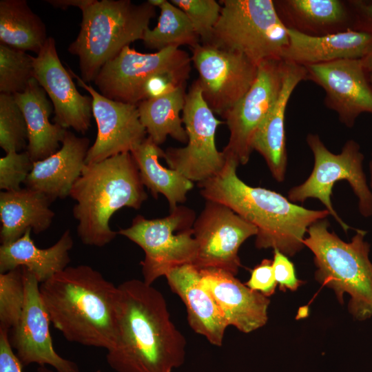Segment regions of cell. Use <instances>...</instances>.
<instances>
[{"label":"cell","mask_w":372,"mask_h":372,"mask_svg":"<svg viewBox=\"0 0 372 372\" xmlns=\"http://www.w3.org/2000/svg\"><path fill=\"white\" fill-rule=\"evenodd\" d=\"M116 338L106 360L116 372H172L185 362L186 340L163 294L143 280L118 286Z\"/></svg>","instance_id":"1"},{"label":"cell","mask_w":372,"mask_h":372,"mask_svg":"<svg viewBox=\"0 0 372 372\" xmlns=\"http://www.w3.org/2000/svg\"><path fill=\"white\" fill-rule=\"evenodd\" d=\"M50 322L69 342L106 351L116 338L118 287L86 265L67 267L39 285Z\"/></svg>","instance_id":"2"},{"label":"cell","mask_w":372,"mask_h":372,"mask_svg":"<svg viewBox=\"0 0 372 372\" xmlns=\"http://www.w3.org/2000/svg\"><path fill=\"white\" fill-rule=\"evenodd\" d=\"M238 163L226 158L223 170L198 183L207 200L226 205L257 228L256 247L273 248L289 256L304 246V234L316 222L329 214L327 209L311 210L289 201L274 191L254 187L238 178Z\"/></svg>","instance_id":"3"},{"label":"cell","mask_w":372,"mask_h":372,"mask_svg":"<svg viewBox=\"0 0 372 372\" xmlns=\"http://www.w3.org/2000/svg\"><path fill=\"white\" fill-rule=\"evenodd\" d=\"M77 234L86 245L102 247L118 232L110 227L112 216L127 207L139 209L147 198L139 171L130 152L85 164L70 196Z\"/></svg>","instance_id":"4"},{"label":"cell","mask_w":372,"mask_h":372,"mask_svg":"<svg viewBox=\"0 0 372 372\" xmlns=\"http://www.w3.org/2000/svg\"><path fill=\"white\" fill-rule=\"evenodd\" d=\"M81 28L68 52L77 56L81 78L94 81L101 68L126 46L142 40L156 8L148 1L92 0L83 8Z\"/></svg>","instance_id":"5"},{"label":"cell","mask_w":372,"mask_h":372,"mask_svg":"<svg viewBox=\"0 0 372 372\" xmlns=\"http://www.w3.org/2000/svg\"><path fill=\"white\" fill-rule=\"evenodd\" d=\"M324 218L312 224L303 240L313 254L317 267L315 276L322 285L334 290L339 301L351 296L349 309L358 320L372 316V262L369 245L364 241L366 231L356 230L350 242H345L328 230Z\"/></svg>","instance_id":"6"},{"label":"cell","mask_w":372,"mask_h":372,"mask_svg":"<svg viewBox=\"0 0 372 372\" xmlns=\"http://www.w3.org/2000/svg\"><path fill=\"white\" fill-rule=\"evenodd\" d=\"M209 44L240 52L258 65L281 59L289 39L271 0H222Z\"/></svg>","instance_id":"7"},{"label":"cell","mask_w":372,"mask_h":372,"mask_svg":"<svg viewBox=\"0 0 372 372\" xmlns=\"http://www.w3.org/2000/svg\"><path fill=\"white\" fill-rule=\"evenodd\" d=\"M195 220L192 209L177 206L161 218L147 219L138 215L130 227L118 231L143 250L141 265L145 283L152 285L171 269L194 263L198 249L194 236Z\"/></svg>","instance_id":"8"},{"label":"cell","mask_w":372,"mask_h":372,"mask_svg":"<svg viewBox=\"0 0 372 372\" xmlns=\"http://www.w3.org/2000/svg\"><path fill=\"white\" fill-rule=\"evenodd\" d=\"M307 142L314 156L313 169L302 184L290 189L288 198L293 203H303L309 198L320 200L347 232L349 226L338 215L331 203L332 188L336 182L348 181L358 198L361 214L365 217L372 215V192L363 172L364 156L360 146L355 141L349 140L340 154H334L316 134H308Z\"/></svg>","instance_id":"9"},{"label":"cell","mask_w":372,"mask_h":372,"mask_svg":"<svg viewBox=\"0 0 372 372\" xmlns=\"http://www.w3.org/2000/svg\"><path fill=\"white\" fill-rule=\"evenodd\" d=\"M182 112L187 145L167 148L164 158L169 168L200 183L218 174L225 165L226 157L215 144L216 129L225 122L218 120L205 103L198 79L187 92Z\"/></svg>","instance_id":"10"},{"label":"cell","mask_w":372,"mask_h":372,"mask_svg":"<svg viewBox=\"0 0 372 372\" xmlns=\"http://www.w3.org/2000/svg\"><path fill=\"white\" fill-rule=\"evenodd\" d=\"M191 63L189 54L178 48L145 54L129 45L101 68L94 82L105 97L138 105L144 100V85L152 76L165 72L191 70Z\"/></svg>","instance_id":"11"},{"label":"cell","mask_w":372,"mask_h":372,"mask_svg":"<svg viewBox=\"0 0 372 372\" xmlns=\"http://www.w3.org/2000/svg\"><path fill=\"white\" fill-rule=\"evenodd\" d=\"M191 50L203 99L222 117L249 90L258 65L240 52L210 44L200 43Z\"/></svg>","instance_id":"12"},{"label":"cell","mask_w":372,"mask_h":372,"mask_svg":"<svg viewBox=\"0 0 372 372\" xmlns=\"http://www.w3.org/2000/svg\"><path fill=\"white\" fill-rule=\"evenodd\" d=\"M285 69L282 59H269L258 65L257 76L243 97L223 116L229 131L222 151L238 165L248 163L255 134L280 94Z\"/></svg>","instance_id":"13"},{"label":"cell","mask_w":372,"mask_h":372,"mask_svg":"<svg viewBox=\"0 0 372 372\" xmlns=\"http://www.w3.org/2000/svg\"><path fill=\"white\" fill-rule=\"evenodd\" d=\"M198 249L194 263L198 270L218 269L234 276L241 266L238 249L257 228L230 208L207 200L193 226Z\"/></svg>","instance_id":"14"},{"label":"cell","mask_w":372,"mask_h":372,"mask_svg":"<svg viewBox=\"0 0 372 372\" xmlns=\"http://www.w3.org/2000/svg\"><path fill=\"white\" fill-rule=\"evenodd\" d=\"M68 69L78 85L92 97V115L97 125L96 137L88 149L85 164L131 152L147 138V132L139 118L137 105L105 97L83 81L70 68Z\"/></svg>","instance_id":"15"},{"label":"cell","mask_w":372,"mask_h":372,"mask_svg":"<svg viewBox=\"0 0 372 372\" xmlns=\"http://www.w3.org/2000/svg\"><path fill=\"white\" fill-rule=\"evenodd\" d=\"M25 302L17 324L9 332V340L23 366L48 364L57 372H79L76 364L60 356L54 350L50 333V320L42 301L39 282L23 268Z\"/></svg>","instance_id":"16"},{"label":"cell","mask_w":372,"mask_h":372,"mask_svg":"<svg viewBox=\"0 0 372 372\" xmlns=\"http://www.w3.org/2000/svg\"><path fill=\"white\" fill-rule=\"evenodd\" d=\"M311 80L325 92L324 104L352 127L364 112L372 114V85L361 59H340L304 65Z\"/></svg>","instance_id":"17"},{"label":"cell","mask_w":372,"mask_h":372,"mask_svg":"<svg viewBox=\"0 0 372 372\" xmlns=\"http://www.w3.org/2000/svg\"><path fill=\"white\" fill-rule=\"evenodd\" d=\"M34 79L51 101L54 121L65 129L85 134L90 127L92 100L80 94L68 69L63 65L55 40L49 37L34 59Z\"/></svg>","instance_id":"18"},{"label":"cell","mask_w":372,"mask_h":372,"mask_svg":"<svg viewBox=\"0 0 372 372\" xmlns=\"http://www.w3.org/2000/svg\"><path fill=\"white\" fill-rule=\"evenodd\" d=\"M203 286L215 300L228 326L249 333L264 326L270 300L242 284L235 276L218 269L199 270Z\"/></svg>","instance_id":"19"},{"label":"cell","mask_w":372,"mask_h":372,"mask_svg":"<svg viewBox=\"0 0 372 372\" xmlns=\"http://www.w3.org/2000/svg\"><path fill=\"white\" fill-rule=\"evenodd\" d=\"M89 145V138L67 130L56 152L33 163L25 187L44 194L51 203L69 196L85 165Z\"/></svg>","instance_id":"20"},{"label":"cell","mask_w":372,"mask_h":372,"mask_svg":"<svg viewBox=\"0 0 372 372\" xmlns=\"http://www.w3.org/2000/svg\"><path fill=\"white\" fill-rule=\"evenodd\" d=\"M165 278L172 291L185 305L192 330L211 344L221 347L228 325L213 297L203 286L200 271L192 264H185L171 269Z\"/></svg>","instance_id":"21"},{"label":"cell","mask_w":372,"mask_h":372,"mask_svg":"<svg viewBox=\"0 0 372 372\" xmlns=\"http://www.w3.org/2000/svg\"><path fill=\"white\" fill-rule=\"evenodd\" d=\"M287 32L289 42L281 59L302 65L361 59L372 50V34L355 30L309 35L287 28Z\"/></svg>","instance_id":"22"},{"label":"cell","mask_w":372,"mask_h":372,"mask_svg":"<svg viewBox=\"0 0 372 372\" xmlns=\"http://www.w3.org/2000/svg\"><path fill=\"white\" fill-rule=\"evenodd\" d=\"M307 78L304 65L285 61L280 94L253 141V150H256L263 156L272 176L278 182L285 179L287 163L285 131L287 105L294 89Z\"/></svg>","instance_id":"23"},{"label":"cell","mask_w":372,"mask_h":372,"mask_svg":"<svg viewBox=\"0 0 372 372\" xmlns=\"http://www.w3.org/2000/svg\"><path fill=\"white\" fill-rule=\"evenodd\" d=\"M31 231L28 229L16 241L1 245L0 272L23 267L32 272L41 284L68 267L73 239L70 230L67 229L55 244L41 249L35 245Z\"/></svg>","instance_id":"24"},{"label":"cell","mask_w":372,"mask_h":372,"mask_svg":"<svg viewBox=\"0 0 372 372\" xmlns=\"http://www.w3.org/2000/svg\"><path fill=\"white\" fill-rule=\"evenodd\" d=\"M13 96L26 121V151L32 161H41L56 152L61 147L67 129L50 123L49 118L54 107L44 89L33 78L23 92Z\"/></svg>","instance_id":"25"},{"label":"cell","mask_w":372,"mask_h":372,"mask_svg":"<svg viewBox=\"0 0 372 372\" xmlns=\"http://www.w3.org/2000/svg\"><path fill=\"white\" fill-rule=\"evenodd\" d=\"M51 202L43 194L25 187L0 193L1 245L21 238L28 229L36 234L47 230L54 217Z\"/></svg>","instance_id":"26"},{"label":"cell","mask_w":372,"mask_h":372,"mask_svg":"<svg viewBox=\"0 0 372 372\" xmlns=\"http://www.w3.org/2000/svg\"><path fill=\"white\" fill-rule=\"evenodd\" d=\"M274 5L287 28L309 35H324L353 30L349 3L339 0H283Z\"/></svg>","instance_id":"27"},{"label":"cell","mask_w":372,"mask_h":372,"mask_svg":"<svg viewBox=\"0 0 372 372\" xmlns=\"http://www.w3.org/2000/svg\"><path fill=\"white\" fill-rule=\"evenodd\" d=\"M138 167L140 177L154 198L161 194L167 198L170 210L186 200L194 183L179 172L163 167L159 162L163 151L149 136L130 152Z\"/></svg>","instance_id":"28"},{"label":"cell","mask_w":372,"mask_h":372,"mask_svg":"<svg viewBox=\"0 0 372 372\" xmlns=\"http://www.w3.org/2000/svg\"><path fill=\"white\" fill-rule=\"evenodd\" d=\"M48 37L45 23L27 1H0V43L37 54Z\"/></svg>","instance_id":"29"},{"label":"cell","mask_w":372,"mask_h":372,"mask_svg":"<svg viewBox=\"0 0 372 372\" xmlns=\"http://www.w3.org/2000/svg\"><path fill=\"white\" fill-rule=\"evenodd\" d=\"M185 87L143 100L137 105L139 118L147 136L158 145L165 141L167 136L182 143H187V134L180 117L185 103Z\"/></svg>","instance_id":"30"},{"label":"cell","mask_w":372,"mask_h":372,"mask_svg":"<svg viewBox=\"0 0 372 372\" xmlns=\"http://www.w3.org/2000/svg\"><path fill=\"white\" fill-rule=\"evenodd\" d=\"M161 12L157 25L145 31L142 41L146 48L161 51L169 48L187 45L194 48L200 43L186 14L167 0H150Z\"/></svg>","instance_id":"31"},{"label":"cell","mask_w":372,"mask_h":372,"mask_svg":"<svg viewBox=\"0 0 372 372\" xmlns=\"http://www.w3.org/2000/svg\"><path fill=\"white\" fill-rule=\"evenodd\" d=\"M34 59L25 51L0 43V92H23L34 78Z\"/></svg>","instance_id":"32"},{"label":"cell","mask_w":372,"mask_h":372,"mask_svg":"<svg viewBox=\"0 0 372 372\" xmlns=\"http://www.w3.org/2000/svg\"><path fill=\"white\" fill-rule=\"evenodd\" d=\"M0 147L6 154L28 147L26 121L12 94H0Z\"/></svg>","instance_id":"33"},{"label":"cell","mask_w":372,"mask_h":372,"mask_svg":"<svg viewBox=\"0 0 372 372\" xmlns=\"http://www.w3.org/2000/svg\"><path fill=\"white\" fill-rule=\"evenodd\" d=\"M25 302L23 267L0 273V329L10 331L18 323Z\"/></svg>","instance_id":"34"},{"label":"cell","mask_w":372,"mask_h":372,"mask_svg":"<svg viewBox=\"0 0 372 372\" xmlns=\"http://www.w3.org/2000/svg\"><path fill=\"white\" fill-rule=\"evenodd\" d=\"M187 16L200 43L209 44L221 12V4L215 0H171Z\"/></svg>","instance_id":"35"},{"label":"cell","mask_w":372,"mask_h":372,"mask_svg":"<svg viewBox=\"0 0 372 372\" xmlns=\"http://www.w3.org/2000/svg\"><path fill=\"white\" fill-rule=\"evenodd\" d=\"M27 151L12 152L0 158V189L14 191L21 188L33 166Z\"/></svg>","instance_id":"36"},{"label":"cell","mask_w":372,"mask_h":372,"mask_svg":"<svg viewBox=\"0 0 372 372\" xmlns=\"http://www.w3.org/2000/svg\"><path fill=\"white\" fill-rule=\"evenodd\" d=\"M277 284L272 260L264 259L253 269L250 278L245 285L266 297H269L274 293Z\"/></svg>","instance_id":"37"},{"label":"cell","mask_w":372,"mask_h":372,"mask_svg":"<svg viewBox=\"0 0 372 372\" xmlns=\"http://www.w3.org/2000/svg\"><path fill=\"white\" fill-rule=\"evenodd\" d=\"M272 265L280 289L296 291L302 282L296 277L293 264L278 249H273Z\"/></svg>","instance_id":"38"},{"label":"cell","mask_w":372,"mask_h":372,"mask_svg":"<svg viewBox=\"0 0 372 372\" xmlns=\"http://www.w3.org/2000/svg\"><path fill=\"white\" fill-rule=\"evenodd\" d=\"M23 364L13 352L9 331L0 329V372H22ZM37 372H53L41 366Z\"/></svg>","instance_id":"39"},{"label":"cell","mask_w":372,"mask_h":372,"mask_svg":"<svg viewBox=\"0 0 372 372\" xmlns=\"http://www.w3.org/2000/svg\"><path fill=\"white\" fill-rule=\"evenodd\" d=\"M348 3L353 15V30L372 34V1L356 0Z\"/></svg>","instance_id":"40"},{"label":"cell","mask_w":372,"mask_h":372,"mask_svg":"<svg viewBox=\"0 0 372 372\" xmlns=\"http://www.w3.org/2000/svg\"><path fill=\"white\" fill-rule=\"evenodd\" d=\"M92 0H47L46 2L56 8L66 10L70 6L77 7L81 10L90 4Z\"/></svg>","instance_id":"41"},{"label":"cell","mask_w":372,"mask_h":372,"mask_svg":"<svg viewBox=\"0 0 372 372\" xmlns=\"http://www.w3.org/2000/svg\"><path fill=\"white\" fill-rule=\"evenodd\" d=\"M361 60L366 72L372 74V50Z\"/></svg>","instance_id":"42"},{"label":"cell","mask_w":372,"mask_h":372,"mask_svg":"<svg viewBox=\"0 0 372 372\" xmlns=\"http://www.w3.org/2000/svg\"><path fill=\"white\" fill-rule=\"evenodd\" d=\"M369 167H370V173H371V187L372 188V161H371Z\"/></svg>","instance_id":"43"},{"label":"cell","mask_w":372,"mask_h":372,"mask_svg":"<svg viewBox=\"0 0 372 372\" xmlns=\"http://www.w3.org/2000/svg\"><path fill=\"white\" fill-rule=\"evenodd\" d=\"M369 81L372 85V74H369Z\"/></svg>","instance_id":"44"},{"label":"cell","mask_w":372,"mask_h":372,"mask_svg":"<svg viewBox=\"0 0 372 372\" xmlns=\"http://www.w3.org/2000/svg\"><path fill=\"white\" fill-rule=\"evenodd\" d=\"M95 372H101V371H100V370H98V371H95Z\"/></svg>","instance_id":"45"}]
</instances>
